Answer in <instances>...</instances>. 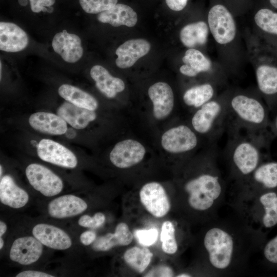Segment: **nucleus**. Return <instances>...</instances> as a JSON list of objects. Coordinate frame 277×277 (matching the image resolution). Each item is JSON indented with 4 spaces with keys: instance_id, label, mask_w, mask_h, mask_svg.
I'll list each match as a JSON object with an SVG mask.
<instances>
[{
    "instance_id": "1",
    "label": "nucleus",
    "mask_w": 277,
    "mask_h": 277,
    "mask_svg": "<svg viewBox=\"0 0 277 277\" xmlns=\"http://www.w3.org/2000/svg\"><path fill=\"white\" fill-rule=\"evenodd\" d=\"M203 225L197 241L196 266L208 276L241 271L263 241L264 234L250 229L238 217L233 220L217 216Z\"/></svg>"
},
{
    "instance_id": "2",
    "label": "nucleus",
    "mask_w": 277,
    "mask_h": 277,
    "mask_svg": "<svg viewBox=\"0 0 277 277\" xmlns=\"http://www.w3.org/2000/svg\"><path fill=\"white\" fill-rule=\"evenodd\" d=\"M227 185L213 151L179 183L175 203L180 215L190 223H205L217 217L226 201Z\"/></svg>"
},
{
    "instance_id": "3",
    "label": "nucleus",
    "mask_w": 277,
    "mask_h": 277,
    "mask_svg": "<svg viewBox=\"0 0 277 277\" xmlns=\"http://www.w3.org/2000/svg\"><path fill=\"white\" fill-rule=\"evenodd\" d=\"M229 205L248 228L264 234L277 225V190L265 191Z\"/></svg>"
},
{
    "instance_id": "4",
    "label": "nucleus",
    "mask_w": 277,
    "mask_h": 277,
    "mask_svg": "<svg viewBox=\"0 0 277 277\" xmlns=\"http://www.w3.org/2000/svg\"><path fill=\"white\" fill-rule=\"evenodd\" d=\"M127 197L133 201L132 204L138 207L141 214L156 220L166 217L172 206L171 197L166 190L156 182L146 183L134 196Z\"/></svg>"
},
{
    "instance_id": "5",
    "label": "nucleus",
    "mask_w": 277,
    "mask_h": 277,
    "mask_svg": "<svg viewBox=\"0 0 277 277\" xmlns=\"http://www.w3.org/2000/svg\"><path fill=\"white\" fill-rule=\"evenodd\" d=\"M229 157L230 176L234 183L247 178L262 162L259 147L246 139L235 141Z\"/></svg>"
},
{
    "instance_id": "6",
    "label": "nucleus",
    "mask_w": 277,
    "mask_h": 277,
    "mask_svg": "<svg viewBox=\"0 0 277 277\" xmlns=\"http://www.w3.org/2000/svg\"><path fill=\"white\" fill-rule=\"evenodd\" d=\"M190 226V223L181 215L163 222L160 239L164 253L178 256L184 252L192 242Z\"/></svg>"
},
{
    "instance_id": "7",
    "label": "nucleus",
    "mask_w": 277,
    "mask_h": 277,
    "mask_svg": "<svg viewBox=\"0 0 277 277\" xmlns=\"http://www.w3.org/2000/svg\"><path fill=\"white\" fill-rule=\"evenodd\" d=\"M230 107L238 120L252 128L264 126L268 120L267 111L257 99L244 94H238L231 100Z\"/></svg>"
},
{
    "instance_id": "8",
    "label": "nucleus",
    "mask_w": 277,
    "mask_h": 277,
    "mask_svg": "<svg viewBox=\"0 0 277 277\" xmlns=\"http://www.w3.org/2000/svg\"><path fill=\"white\" fill-rule=\"evenodd\" d=\"M26 177L31 186L46 197L54 196L62 191V179L49 168L33 163L26 168Z\"/></svg>"
},
{
    "instance_id": "9",
    "label": "nucleus",
    "mask_w": 277,
    "mask_h": 277,
    "mask_svg": "<svg viewBox=\"0 0 277 277\" xmlns=\"http://www.w3.org/2000/svg\"><path fill=\"white\" fill-rule=\"evenodd\" d=\"M208 23L210 31L218 43L226 44L234 39L236 31L235 23L224 6L218 4L210 9Z\"/></svg>"
},
{
    "instance_id": "10",
    "label": "nucleus",
    "mask_w": 277,
    "mask_h": 277,
    "mask_svg": "<svg viewBox=\"0 0 277 277\" xmlns=\"http://www.w3.org/2000/svg\"><path fill=\"white\" fill-rule=\"evenodd\" d=\"M198 140L195 132L186 125H181L166 131L162 136L161 145L166 151L181 154L194 149Z\"/></svg>"
},
{
    "instance_id": "11",
    "label": "nucleus",
    "mask_w": 277,
    "mask_h": 277,
    "mask_svg": "<svg viewBox=\"0 0 277 277\" xmlns=\"http://www.w3.org/2000/svg\"><path fill=\"white\" fill-rule=\"evenodd\" d=\"M146 149L139 142L127 139L117 143L110 153L111 163L121 169L131 167L144 159Z\"/></svg>"
},
{
    "instance_id": "12",
    "label": "nucleus",
    "mask_w": 277,
    "mask_h": 277,
    "mask_svg": "<svg viewBox=\"0 0 277 277\" xmlns=\"http://www.w3.org/2000/svg\"><path fill=\"white\" fill-rule=\"evenodd\" d=\"M226 110L223 104L216 100H212L205 103L196 110L191 118L194 130L201 134L213 132Z\"/></svg>"
},
{
    "instance_id": "13",
    "label": "nucleus",
    "mask_w": 277,
    "mask_h": 277,
    "mask_svg": "<svg viewBox=\"0 0 277 277\" xmlns=\"http://www.w3.org/2000/svg\"><path fill=\"white\" fill-rule=\"evenodd\" d=\"M38 157L43 161L66 168L77 166L75 154L62 144L49 139H42L37 146Z\"/></svg>"
},
{
    "instance_id": "14",
    "label": "nucleus",
    "mask_w": 277,
    "mask_h": 277,
    "mask_svg": "<svg viewBox=\"0 0 277 277\" xmlns=\"http://www.w3.org/2000/svg\"><path fill=\"white\" fill-rule=\"evenodd\" d=\"M43 252V245L33 235L15 239L9 251L10 259L18 264L27 266L36 262Z\"/></svg>"
},
{
    "instance_id": "15",
    "label": "nucleus",
    "mask_w": 277,
    "mask_h": 277,
    "mask_svg": "<svg viewBox=\"0 0 277 277\" xmlns=\"http://www.w3.org/2000/svg\"><path fill=\"white\" fill-rule=\"evenodd\" d=\"M32 234L43 245L52 249L65 250L72 245L69 234L53 225L38 223L33 226Z\"/></svg>"
},
{
    "instance_id": "16",
    "label": "nucleus",
    "mask_w": 277,
    "mask_h": 277,
    "mask_svg": "<svg viewBox=\"0 0 277 277\" xmlns=\"http://www.w3.org/2000/svg\"><path fill=\"white\" fill-rule=\"evenodd\" d=\"M88 208V204L81 197L65 194L51 200L48 204L47 211L54 219H63L78 215Z\"/></svg>"
},
{
    "instance_id": "17",
    "label": "nucleus",
    "mask_w": 277,
    "mask_h": 277,
    "mask_svg": "<svg viewBox=\"0 0 277 277\" xmlns=\"http://www.w3.org/2000/svg\"><path fill=\"white\" fill-rule=\"evenodd\" d=\"M52 46L54 51L67 63H76L83 54L80 37L69 33L65 30L55 34L52 39Z\"/></svg>"
},
{
    "instance_id": "18",
    "label": "nucleus",
    "mask_w": 277,
    "mask_h": 277,
    "mask_svg": "<svg viewBox=\"0 0 277 277\" xmlns=\"http://www.w3.org/2000/svg\"><path fill=\"white\" fill-rule=\"evenodd\" d=\"M148 94L153 103L154 116L162 120L168 116L174 107V94L170 85L165 82H157L148 89Z\"/></svg>"
},
{
    "instance_id": "19",
    "label": "nucleus",
    "mask_w": 277,
    "mask_h": 277,
    "mask_svg": "<svg viewBox=\"0 0 277 277\" xmlns=\"http://www.w3.org/2000/svg\"><path fill=\"white\" fill-rule=\"evenodd\" d=\"M150 49V44L145 39L128 40L118 46L115 51L117 56L116 65L121 69L130 68L138 59L147 54Z\"/></svg>"
},
{
    "instance_id": "20",
    "label": "nucleus",
    "mask_w": 277,
    "mask_h": 277,
    "mask_svg": "<svg viewBox=\"0 0 277 277\" xmlns=\"http://www.w3.org/2000/svg\"><path fill=\"white\" fill-rule=\"evenodd\" d=\"M134 235L125 222L118 223L113 232L107 233L97 238L92 248L97 252L108 251L118 246H126L132 243Z\"/></svg>"
},
{
    "instance_id": "21",
    "label": "nucleus",
    "mask_w": 277,
    "mask_h": 277,
    "mask_svg": "<svg viewBox=\"0 0 277 277\" xmlns=\"http://www.w3.org/2000/svg\"><path fill=\"white\" fill-rule=\"evenodd\" d=\"M29 43L27 34L17 25L0 23V49L8 52H16L25 49Z\"/></svg>"
},
{
    "instance_id": "22",
    "label": "nucleus",
    "mask_w": 277,
    "mask_h": 277,
    "mask_svg": "<svg viewBox=\"0 0 277 277\" xmlns=\"http://www.w3.org/2000/svg\"><path fill=\"white\" fill-rule=\"evenodd\" d=\"M153 253L147 246H134L127 248L122 254V263L125 269L141 274L150 265Z\"/></svg>"
},
{
    "instance_id": "23",
    "label": "nucleus",
    "mask_w": 277,
    "mask_h": 277,
    "mask_svg": "<svg viewBox=\"0 0 277 277\" xmlns=\"http://www.w3.org/2000/svg\"><path fill=\"white\" fill-rule=\"evenodd\" d=\"M29 123L34 130L50 135H62L67 130L66 122L54 113L38 112L31 114Z\"/></svg>"
},
{
    "instance_id": "24",
    "label": "nucleus",
    "mask_w": 277,
    "mask_h": 277,
    "mask_svg": "<svg viewBox=\"0 0 277 277\" xmlns=\"http://www.w3.org/2000/svg\"><path fill=\"white\" fill-rule=\"evenodd\" d=\"M29 196L23 189L17 186L9 175H5L0 181V201L3 204L13 209L24 207Z\"/></svg>"
},
{
    "instance_id": "25",
    "label": "nucleus",
    "mask_w": 277,
    "mask_h": 277,
    "mask_svg": "<svg viewBox=\"0 0 277 277\" xmlns=\"http://www.w3.org/2000/svg\"><path fill=\"white\" fill-rule=\"evenodd\" d=\"M97 20L113 27H134L137 22L136 12L129 6L116 4L110 9L97 14Z\"/></svg>"
},
{
    "instance_id": "26",
    "label": "nucleus",
    "mask_w": 277,
    "mask_h": 277,
    "mask_svg": "<svg viewBox=\"0 0 277 277\" xmlns=\"http://www.w3.org/2000/svg\"><path fill=\"white\" fill-rule=\"evenodd\" d=\"M57 114L74 128L82 129L95 120L96 114L91 110L66 101L57 109Z\"/></svg>"
},
{
    "instance_id": "27",
    "label": "nucleus",
    "mask_w": 277,
    "mask_h": 277,
    "mask_svg": "<svg viewBox=\"0 0 277 277\" xmlns=\"http://www.w3.org/2000/svg\"><path fill=\"white\" fill-rule=\"evenodd\" d=\"M90 75L95 82L96 88L108 98L114 97L117 93L125 88L124 81L112 76L109 71L101 65H95L90 70Z\"/></svg>"
},
{
    "instance_id": "28",
    "label": "nucleus",
    "mask_w": 277,
    "mask_h": 277,
    "mask_svg": "<svg viewBox=\"0 0 277 277\" xmlns=\"http://www.w3.org/2000/svg\"><path fill=\"white\" fill-rule=\"evenodd\" d=\"M184 63L180 68V72L189 77H194L201 72L209 71L212 68L210 60L200 51L189 48L182 58Z\"/></svg>"
},
{
    "instance_id": "29",
    "label": "nucleus",
    "mask_w": 277,
    "mask_h": 277,
    "mask_svg": "<svg viewBox=\"0 0 277 277\" xmlns=\"http://www.w3.org/2000/svg\"><path fill=\"white\" fill-rule=\"evenodd\" d=\"M58 93L66 101L78 107L94 111L98 107L97 101L93 96L74 86L63 84Z\"/></svg>"
},
{
    "instance_id": "30",
    "label": "nucleus",
    "mask_w": 277,
    "mask_h": 277,
    "mask_svg": "<svg viewBox=\"0 0 277 277\" xmlns=\"http://www.w3.org/2000/svg\"><path fill=\"white\" fill-rule=\"evenodd\" d=\"M208 27L203 21L186 25L180 32V38L183 45L192 48L196 46L204 45L208 38Z\"/></svg>"
},
{
    "instance_id": "31",
    "label": "nucleus",
    "mask_w": 277,
    "mask_h": 277,
    "mask_svg": "<svg viewBox=\"0 0 277 277\" xmlns=\"http://www.w3.org/2000/svg\"><path fill=\"white\" fill-rule=\"evenodd\" d=\"M255 74L258 86L261 92L267 95L277 93V67L261 65L256 68Z\"/></svg>"
},
{
    "instance_id": "32",
    "label": "nucleus",
    "mask_w": 277,
    "mask_h": 277,
    "mask_svg": "<svg viewBox=\"0 0 277 277\" xmlns=\"http://www.w3.org/2000/svg\"><path fill=\"white\" fill-rule=\"evenodd\" d=\"M214 94L213 86L210 84L205 83L193 86L187 90L183 98L186 105L199 108L212 100Z\"/></svg>"
},
{
    "instance_id": "33",
    "label": "nucleus",
    "mask_w": 277,
    "mask_h": 277,
    "mask_svg": "<svg viewBox=\"0 0 277 277\" xmlns=\"http://www.w3.org/2000/svg\"><path fill=\"white\" fill-rule=\"evenodd\" d=\"M254 19L262 30L277 35V12L268 9H261L256 13Z\"/></svg>"
},
{
    "instance_id": "34",
    "label": "nucleus",
    "mask_w": 277,
    "mask_h": 277,
    "mask_svg": "<svg viewBox=\"0 0 277 277\" xmlns=\"http://www.w3.org/2000/svg\"><path fill=\"white\" fill-rule=\"evenodd\" d=\"M118 0H78L82 10L88 14H99L117 4Z\"/></svg>"
},
{
    "instance_id": "35",
    "label": "nucleus",
    "mask_w": 277,
    "mask_h": 277,
    "mask_svg": "<svg viewBox=\"0 0 277 277\" xmlns=\"http://www.w3.org/2000/svg\"><path fill=\"white\" fill-rule=\"evenodd\" d=\"M18 6L27 7L36 14H51L54 11L56 0H17Z\"/></svg>"
},
{
    "instance_id": "36",
    "label": "nucleus",
    "mask_w": 277,
    "mask_h": 277,
    "mask_svg": "<svg viewBox=\"0 0 277 277\" xmlns=\"http://www.w3.org/2000/svg\"><path fill=\"white\" fill-rule=\"evenodd\" d=\"M106 216L101 212H96L93 216L84 214L78 220V225L83 227L96 229L101 227L105 222Z\"/></svg>"
},
{
    "instance_id": "37",
    "label": "nucleus",
    "mask_w": 277,
    "mask_h": 277,
    "mask_svg": "<svg viewBox=\"0 0 277 277\" xmlns=\"http://www.w3.org/2000/svg\"><path fill=\"white\" fill-rule=\"evenodd\" d=\"M135 235L141 245L148 247L156 242L159 236V231L155 228L138 229Z\"/></svg>"
},
{
    "instance_id": "38",
    "label": "nucleus",
    "mask_w": 277,
    "mask_h": 277,
    "mask_svg": "<svg viewBox=\"0 0 277 277\" xmlns=\"http://www.w3.org/2000/svg\"><path fill=\"white\" fill-rule=\"evenodd\" d=\"M263 256L267 263L277 265V235L264 245Z\"/></svg>"
},
{
    "instance_id": "39",
    "label": "nucleus",
    "mask_w": 277,
    "mask_h": 277,
    "mask_svg": "<svg viewBox=\"0 0 277 277\" xmlns=\"http://www.w3.org/2000/svg\"><path fill=\"white\" fill-rule=\"evenodd\" d=\"M177 273L170 266L163 265L155 267L144 273L143 276H176Z\"/></svg>"
},
{
    "instance_id": "40",
    "label": "nucleus",
    "mask_w": 277,
    "mask_h": 277,
    "mask_svg": "<svg viewBox=\"0 0 277 277\" xmlns=\"http://www.w3.org/2000/svg\"><path fill=\"white\" fill-rule=\"evenodd\" d=\"M96 238V234L94 231L87 230L81 234L80 240L83 245L89 246L92 244Z\"/></svg>"
},
{
    "instance_id": "41",
    "label": "nucleus",
    "mask_w": 277,
    "mask_h": 277,
    "mask_svg": "<svg viewBox=\"0 0 277 277\" xmlns=\"http://www.w3.org/2000/svg\"><path fill=\"white\" fill-rule=\"evenodd\" d=\"M16 277H54L51 274L37 270H25L15 275Z\"/></svg>"
},
{
    "instance_id": "42",
    "label": "nucleus",
    "mask_w": 277,
    "mask_h": 277,
    "mask_svg": "<svg viewBox=\"0 0 277 277\" xmlns=\"http://www.w3.org/2000/svg\"><path fill=\"white\" fill-rule=\"evenodd\" d=\"M188 0H165L169 9L174 11L183 10L187 4Z\"/></svg>"
},
{
    "instance_id": "43",
    "label": "nucleus",
    "mask_w": 277,
    "mask_h": 277,
    "mask_svg": "<svg viewBox=\"0 0 277 277\" xmlns=\"http://www.w3.org/2000/svg\"><path fill=\"white\" fill-rule=\"evenodd\" d=\"M7 225L2 221H0V237H2L3 235L6 233L7 231Z\"/></svg>"
},
{
    "instance_id": "44",
    "label": "nucleus",
    "mask_w": 277,
    "mask_h": 277,
    "mask_svg": "<svg viewBox=\"0 0 277 277\" xmlns=\"http://www.w3.org/2000/svg\"><path fill=\"white\" fill-rule=\"evenodd\" d=\"M65 133L67 137L69 138H73L76 135L75 131L71 128H68Z\"/></svg>"
},
{
    "instance_id": "45",
    "label": "nucleus",
    "mask_w": 277,
    "mask_h": 277,
    "mask_svg": "<svg viewBox=\"0 0 277 277\" xmlns=\"http://www.w3.org/2000/svg\"><path fill=\"white\" fill-rule=\"evenodd\" d=\"M271 5L277 9V0H269Z\"/></svg>"
},
{
    "instance_id": "46",
    "label": "nucleus",
    "mask_w": 277,
    "mask_h": 277,
    "mask_svg": "<svg viewBox=\"0 0 277 277\" xmlns=\"http://www.w3.org/2000/svg\"><path fill=\"white\" fill-rule=\"evenodd\" d=\"M4 241L2 239V237H0V249L2 250L4 247Z\"/></svg>"
},
{
    "instance_id": "47",
    "label": "nucleus",
    "mask_w": 277,
    "mask_h": 277,
    "mask_svg": "<svg viewBox=\"0 0 277 277\" xmlns=\"http://www.w3.org/2000/svg\"><path fill=\"white\" fill-rule=\"evenodd\" d=\"M274 127H275V130L277 132V115H276V116L275 117V122H274Z\"/></svg>"
},
{
    "instance_id": "48",
    "label": "nucleus",
    "mask_w": 277,
    "mask_h": 277,
    "mask_svg": "<svg viewBox=\"0 0 277 277\" xmlns=\"http://www.w3.org/2000/svg\"><path fill=\"white\" fill-rule=\"evenodd\" d=\"M2 173H3V167H2V165H1V166H0V176H1V177H2Z\"/></svg>"
}]
</instances>
